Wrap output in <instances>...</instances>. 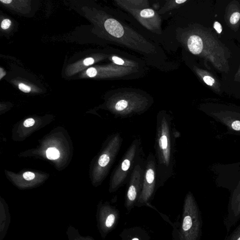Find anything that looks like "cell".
<instances>
[{
	"instance_id": "obj_1",
	"label": "cell",
	"mask_w": 240,
	"mask_h": 240,
	"mask_svg": "<svg viewBox=\"0 0 240 240\" xmlns=\"http://www.w3.org/2000/svg\"><path fill=\"white\" fill-rule=\"evenodd\" d=\"M178 40L193 55L210 62L218 71L229 72L231 52L212 31L198 24L180 30Z\"/></svg>"
},
{
	"instance_id": "obj_2",
	"label": "cell",
	"mask_w": 240,
	"mask_h": 240,
	"mask_svg": "<svg viewBox=\"0 0 240 240\" xmlns=\"http://www.w3.org/2000/svg\"><path fill=\"white\" fill-rule=\"evenodd\" d=\"M171 117L165 112L158 114L155 158L158 188L164 185L173 171L175 137Z\"/></svg>"
},
{
	"instance_id": "obj_3",
	"label": "cell",
	"mask_w": 240,
	"mask_h": 240,
	"mask_svg": "<svg viewBox=\"0 0 240 240\" xmlns=\"http://www.w3.org/2000/svg\"><path fill=\"white\" fill-rule=\"evenodd\" d=\"M202 221L200 211L191 192L185 198L181 224L177 231V240H200Z\"/></svg>"
},
{
	"instance_id": "obj_4",
	"label": "cell",
	"mask_w": 240,
	"mask_h": 240,
	"mask_svg": "<svg viewBox=\"0 0 240 240\" xmlns=\"http://www.w3.org/2000/svg\"><path fill=\"white\" fill-rule=\"evenodd\" d=\"M150 101L147 97L136 91L122 90L116 92L112 98V108L116 115L126 116L143 112Z\"/></svg>"
},
{
	"instance_id": "obj_5",
	"label": "cell",
	"mask_w": 240,
	"mask_h": 240,
	"mask_svg": "<svg viewBox=\"0 0 240 240\" xmlns=\"http://www.w3.org/2000/svg\"><path fill=\"white\" fill-rule=\"evenodd\" d=\"M158 188L156 160L153 153H150L145 162L142 189L136 206H149Z\"/></svg>"
},
{
	"instance_id": "obj_6",
	"label": "cell",
	"mask_w": 240,
	"mask_h": 240,
	"mask_svg": "<svg viewBox=\"0 0 240 240\" xmlns=\"http://www.w3.org/2000/svg\"><path fill=\"white\" fill-rule=\"evenodd\" d=\"M140 153L139 142L134 141L128 150L122 161L116 168L112 184V189L113 191L117 190L124 183L130 171H133L136 164L141 158L140 157Z\"/></svg>"
},
{
	"instance_id": "obj_7",
	"label": "cell",
	"mask_w": 240,
	"mask_h": 240,
	"mask_svg": "<svg viewBox=\"0 0 240 240\" xmlns=\"http://www.w3.org/2000/svg\"><path fill=\"white\" fill-rule=\"evenodd\" d=\"M145 162L141 158L131 172L130 180L125 199V207L130 212L136 206L142 189Z\"/></svg>"
},
{
	"instance_id": "obj_8",
	"label": "cell",
	"mask_w": 240,
	"mask_h": 240,
	"mask_svg": "<svg viewBox=\"0 0 240 240\" xmlns=\"http://www.w3.org/2000/svg\"><path fill=\"white\" fill-rule=\"evenodd\" d=\"M126 10L149 31L158 34L161 33V19L154 9L148 8L141 9H128Z\"/></svg>"
},
{
	"instance_id": "obj_9",
	"label": "cell",
	"mask_w": 240,
	"mask_h": 240,
	"mask_svg": "<svg viewBox=\"0 0 240 240\" xmlns=\"http://www.w3.org/2000/svg\"><path fill=\"white\" fill-rule=\"evenodd\" d=\"M240 220V184H239L232 190L227 214L224 220V225L228 233Z\"/></svg>"
},
{
	"instance_id": "obj_10",
	"label": "cell",
	"mask_w": 240,
	"mask_h": 240,
	"mask_svg": "<svg viewBox=\"0 0 240 240\" xmlns=\"http://www.w3.org/2000/svg\"><path fill=\"white\" fill-rule=\"evenodd\" d=\"M208 114L226 126L232 133L240 135V111L225 110L212 112Z\"/></svg>"
},
{
	"instance_id": "obj_11",
	"label": "cell",
	"mask_w": 240,
	"mask_h": 240,
	"mask_svg": "<svg viewBox=\"0 0 240 240\" xmlns=\"http://www.w3.org/2000/svg\"><path fill=\"white\" fill-rule=\"evenodd\" d=\"M226 23L232 31L236 32L240 25V4L236 1L231 2L226 8L225 14Z\"/></svg>"
},
{
	"instance_id": "obj_12",
	"label": "cell",
	"mask_w": 240,
	"mask_h": 240,
	"mask_svg": "<svg viewBox=\"0 0 240 240\" xmlns=\"http://www.w3.org/2000/svg\"><path fill=\"white\" fill-rule=\"evenodd\" d=\"M193 69L196 75L206 85L217 93H221L220 83L214 75L196 66H193Z\"/></svg>"
},
{
	"instance_id": "obj_13",
	"label": "cell",
	"mask_w": 240,
	"mask_h": 240,
	"mask_svg": "<svg viewBox=\"0 0 240 240\" xmlns=\"http://www.w3.org/2000/svg\"><path fill=\"white\" fill-rule=\"evenodd\" d=\"M120 236L121 240H151L148 232L139 227L125 228Z\"/></svg>"
},
{
	"instance_id": "obj_14",
	"label": "cell",
	"mask_w": 240,
	"mask_h": 240,
	"mask_svg": "<svg viewBox=\"0 0 240 240\" xmlns=\"http://www.w3.org/2000/svg\"><path fill=\"white\" fill-rule=\"evenodd\" d=\"M104 226L105 229L110 231L117 226L120 219V212L117 208L108 206L105 209Z\"/></svg>"
},
{
	"instance_id": "obj_15",
	"label": "cell",
	"mask_w": 240,
	"mask_h": 240,
	"mask_svg": "<svg viewBox=\"0 0 240 240\" xmlns=\"http://www.w3.org/2000/svg\"><path fill=\"white\" fill-rule=\"evenodd\" d=\"M116 3L125 10L128 9H141L148 8L149 2L146 0L116 1Z\"/></svg>"
},
{
	"instance_id": "obj_16",
	"label": "cell",
	"mask_w": 240,
	"mask_h": 240,
	"mask_svg": "<svg viewBox=\"0 0 240 240\" xmlns=\"http://www.w3.org/2000/svg\"><path fill=\"white\" fill-rule=\"evenodd\" d=\"M111 60L114 64L120 66L136 68H138V63L135 61L132 60H128L115 55L112 57Z\"/></svg>"
},
{
	"instance_id": "obj_17",
	"label": "cell",
	"mask_w": 240,
	"mask_h": 240,
	"mask_svg": "<svg viewBox=\"0 0 240 240\" xmlns=\"http://www.w3.org/2000/svg\"><path fill=\"white\" fill-rule=\"evenodd\" d=\"M187 2V0L167 1L165 5L159 10V13L160 14L165 13V12H168L175 8L178 7L179 6L184 3L185 2Z\"/></svg>"
},
{
	"instance_id": "obj_18",
	"label": "cell",
	"mask_w": 240,
	"mask_h": 240,
	"mask_svg": "<svg viewBox=\"0 0 240 240\" xmlns=\"http://www.w3.org/2000/svg\"><path fill=\"white\" fill-rule=\"evenodd\" d=\"M224 240H240V223Z\"/></svg>"
},
{
	"instance_id": "obj_19",
	"label": "cell",
	"mask_w": 240,
	"mask_h": 240,
	"mask_svg": "<svg viewBox=\"0 0 240 240\" xmlns=\"http://www.w3.org/2000/svg\"><path fill=\"white\" fill-rule=\"evenodd\" d=\"M47 158L48 159L54 160L59 158L60 152L55 148H49L46 151Z\"/></svg>"
},
{
	"instance_id": "obj_20",
	"label": "cell",
	"mask_w": 240,
	"mask_h": 240,
	"mask_svg": "<svg viewBox=\"0 0 240 240\" xmlns=\"http://www.w3.org/2000/svg\"><path fill=\"white\" fill-rule=\"evenodd\" d=\"M110 161V156L107 154L102 155L98 159V164L101 167H106Z\"/></svg>"
},
{
	"instance_id": "obj_21",
	"label": "cell",
	"mask_w": 240,
	"mask_h": 240,
	"mask_svg": "<svg viewBox=\"0 0 240 240\" xmlns=\"http://www.w3.org/2000/svg\"><path fill=\"white\" fill-rule=\"evenodd\" d=\"M86 73L88 77L93 78L97 75V70L95 68H90L87 69Z\"/></svg>"
},
{
	"instance_id": "obj_22",
	"label": "cell",
	"mask_w": 240,
	"mask_h": 240,
	"mask_svg": "<svg viewBox=\"0 0 240 240\" xmlns=\"http://www.w3.org/2000/svg\"><path fill=\"white\" fill-rule=\"evenodd\" d=\"M11 24V22L8 19H5L2 21L1 24V27L3 30H6L10 27Z\"/></svg>"
},
{
	"instance_id": "obj_23",
	"label": "cell",
	"mask_w": 240,
	"mask_h": 240,
	"mask_svg": "<svg viewBox=\"0 0 240 240\" xmlns=\"http://www.w3.org/2000/svg\"><path fill=\"white\" fill-rule=\"evenodd\" d=\"M213 28L216 31L217 33L220 34L222 32V27L218 22L215 21L213 23Z\"/></svg>"
},
{
	"instance_id": "obj_24",
	"label": "cell",
	"mask_w": 240,
	"mask_h": 240,
	"mask_svg": "<svg viewBox=\"0 0 240 240\" xmlns=\"http://www.w3.org/2000/svg\"><path fill=\"white\" fill-rule=\"evenodd\" d=\"M19 89L25 93H28L31 91V88L30 86L25 85L23 83H21L18 85Z\"/></svg>"
},
{
	"instance_id": "obj_25",
	"label": "cell",
	"mask_w": 240,
	"mask_h": 240,
	"mask_svg": "<svg viewBox=\"0 0 240 240\" xmlns=\"http://www.w3.org/2000/svg\"><path fill=\"white\" fill-rule=\"evenodd\" d=\"M23 177L27 181L33 180L35 178L34 173L31 172H26L23 174Z\"/></svg>"
},
{
	"instance_id": "obj_26",
	"label": "cell",
	"mask_w": 240,
	"mask_h": 240,
	"mask_svg": "<svg viewBox=\"0 0 240 240\" xmlns=\"http://www.w3.org/2000/svg\"><path fill=\"white\" fill-rule=\"evenodd\" d=\"M35 123V121L32 118H29L26 119L23 123V125L26 127H30L33 125Z\"/></svg>"
},
{
	"instance_id": "obj_27",
	"label": "cell",
	"mask_w": 240,
	"mask_h": 240,
	"mask_svg": "<svg viewBox=\"0 0 240 240\" xmlns=\"http://www.w3.org/2000/svg\"><path fill=\"white\" fill-rule=\"evenodd\" d=\"M83 62L84 65H85V66H89L94 63V60L92 57H89V58H87L86 59H84Z\"/></svg>"
},
{
	"instance_id": "obj_28",
	"label": "cell",
	"mask_w": 240,
	"mask_h": 240,
	"mask_svg": "<svg viewBox=\"0 0 240 240\" xmlns=\"http://www.w3.org/2000/svg\"><path fill=\"white\" fill-rule=\"evenodd\" d=\"M234 79L235 81H240V67L237 71V73L235 74Z\"/></svg>"
},
{
	"instance_id": "obj_29",
	"label": "cell",
	"mask_w": 240,
	"mask_h": 240,
	"mask_svg": "<svg viewBox=\"0 0 240 240\" xmlns=\"http://www.w3.org/2000/svg\"><path fill=\"white\" fill-rule=\"evenodd\" d=\"M5 75V72L3 70L2 68H0V79H2V77H4Z\"/></svg>"
},
{
	"instance_id": "obj_30",
	"label": "cell",
	"mask_w": 240,
	"mask_h": 240,
	"mask_svg": "<svg viewBox=\"0 0 240 240\" xmlns=\"http://www.w3.org/2000/svg\"><path fill=\"white\" fill-rule=\"evenodd\" d=\"M1 2H2L4 3L5 4H9L10 2H12V0H4V1H2V0H1Z\"/></svg>"
}]
</instances>
